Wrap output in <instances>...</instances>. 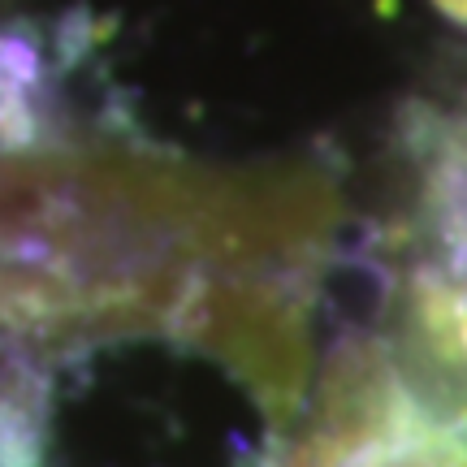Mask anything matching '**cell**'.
I'll use <instances>...</instances> for the list:
<instances>
[{
    "mask_svg": "<svg viewBox=\"0 0 467 467\" xmlns=\"http://www.w3.org/2000/svg\"><path fill=\"white\" fill-rule=\"evenodd\" d=\"M48 394L39 355L0 334V467H44Z\"/></svg>",
    "mask_w": 467,
    "mask_h": 467,
    "instance_id": "6da1fadb",
    "label": "cell"
}]
</instances>
